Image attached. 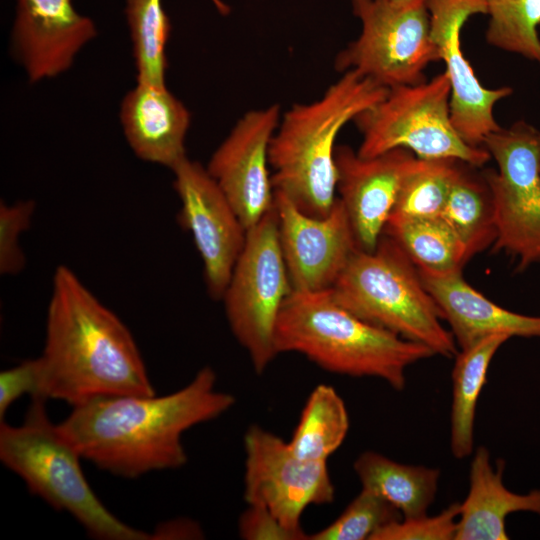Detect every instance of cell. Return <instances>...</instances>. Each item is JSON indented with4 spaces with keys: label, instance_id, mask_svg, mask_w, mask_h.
Listing matches in <instances>:
<instances>
[{
    "label": "cell",
    "instance_id": "obj_1",
    "mask_svg": "<svg viewBox=\"0 0 540 540\" xmlns=\"http://www.w3.org/2000/svg\"><path fill=\"white\" fill-rule=\"evenodd\" d=\"M216 382L215 371L205 366L175 392L92 399L73 406L57 426L83 459L111 474L133 479L177 469L187 462L183 434L235 404Z\"/></svg>",
    "mask_w": 540,
    "mask_h": 540
},
{
    "label": "cell",
    "instance_id": "obj_2",
    "mask_svg": "<svg viewBox=\"0 0 540 540\" xmlns=\"http://www.w3.org/2000/svg\"><path fill=\"white\" fill-rule=\"evenodd\" d=\"M39 358L46 401L156 394L128 327L64 265L52 277Z\"/></svg>",
    "mask_w": 540,
    "mask_h": 540
},
{
    "label": "cell",
    "instance_id": "obj_3",
    "mask_svg": "<svg viewBox=\"0 0 540 540\" xmlns=\"http://www.w3.org/2000/svg\"><path fill=\"white\" fill-rule=\"evenodd\" d=\"M388 90L348 70L319 99L292 105L281 116L269 146L274 190L284 193L305 214L325 217L337 198L336 138Z\"/></svg>",
    "mask_w": 540,
    "mask_h": 540
},
{
    "label": "cell",
    "instance_id": "obj_4",
    "mask_svg": "<svg viewBox=\"0 0 540 540\" xmlns=\"http://www.w3.org/2000/svg\"><path fill=\"white\" fill-rule=\"evenodd\" d=\"M275 347L278 354L299 353L331 373L381 379L396 391L405 388L409 366L435 355L355 316L329 289L290 292L277 319Z\"/></svg>",
    "mask_w": 540,
    "mask_h": 540
},
{
    "label": "cell",
    "instance_id": "obj_5",
    "mask_svg": "<svg viewBox=\"0 0 540 540\" xmlns=\"http://www.w3.org/2000/svg\"><path fill=\"white\" fill-rule=\"evenodd\" d=\"M335 301L360 319L455 358L458 346L416 265L383 234L372 251L357 248L329 289Z\"/></svg>",
    "mask_w": 540,
    "mask_h": 540
},
{
    "label": "cell",
    "instance_id": "obj_6",
    "mask_svg": "<svg viewBox=\"0 0 540 540\" xmlns=\"http://www.w3.org/2000/svg\"><path fill=\"white\" fill-rule=\"evenodd\" d=\"M46 400L32 399L22 424H0V460L28 490L52 508L69 513L101 540H150L153 533L126 524L100 501L80 465L82 457L51 422Z\"/></svg>",
    "mask_w": 540,
    "mask_h": 540
},
{
    "label": "cell",
    "instance_id": "obj_7",
    "mask_svg": "<svg viewBox=\"0 0 540 540\" xmlns=\"http://www.w3.org/2000/svg\"><path fill=\"white\" fill-rule=\"evenodd\" d=\"M450 95L445 71L430 81L389 88L381 101L353 120L362 135L357 154L369 158L405 148L420 159L452 158L483 166L491 155L459 136L451 121Z\"/></svg>",
    "mask_w": 540,
    "mask_h": 540
},
{
    "label": "cell",
    "instance_id": "obj_8",
    "mask_svg": "<svg viewBox=\"0 0 540 540\" xmlns=\"http://www.w3.org/2000/svg\"><path fill=\"white\" fill-rule=\"evenodd\" d=\"M291 291L273 204L247 230L243 250L221 298L229 327L257 374H262L278 355L276 323Z\"/></svg>",
    "mask_w": 540,
    "mask_h": 540
},
{
    "label": "cell",
    "instance_id": "obj_9",
    "mask_svg": "<svg viewBox=\"0 0 540 540\" xmlns=\"http://www.w3.org/2000/svg\"><path fill=\"white\" fill-rule=\"evenodd\" d=\"M351 1L362 30L338 53L336 70H354L388 89L425 81L426 67L440 60L427 0Z\"/></svg>",
    "mask_w": 540,
    "mask_h": 540
},
{
    "label": "cell",
    "instance_id": "obj_10",
    "mask_svg": "<svg viewBox=\"0 0 540 540\" xmlns=\"http://www.w3.org/2000/svg\"><path fill=\"white\" fill-rule=\"evenodd\" d=\"M483 147L498 168L483 174L495 212L493 248L523 270L540 263V129L518 121L490 133Z\"/></svg>",
    "mask_w": 540,
    "mask_h": 540
},
{
    "label": "cell",
    "instance_id": "obj_11",
    "mask_svg": "<svg viewBox=\"0 0 540 540\" xmlns=\"http://www.w3.org/2000/svg\"><path fill=\"white\" fill-rule=\"evenodd\" d=\"M244 451V500L267 508L287 528L302 531L308 506L334 501L327 461L301 459L288 442L259 425L245 432Z\"/></svg>",
    "mask_w": 540,
    "mask_h": 540
},
{
    "label": "cell",
    "instance_id": "obj_12",
    "mask_svg": "<svg viewBox=\"0 0 540 540\" xmlns=\"http://www.w3.org/2000/svg\"><path fill=\"white\" fill-rule=\"evenodd\" d=\"M178 222L201 257L206 289L220 300L243 250L247 229L206 167L187 156L172 169Z\"/></svg>",
    "mask_w": 540,
    "mask_h": 540
},
{
    "label": "cell",
    "instance_id": "obj_13",
    "mask_svg": "<svg viewBox=\"0 0 540 540\" xmlns=\"http://www.w3.org/2000/svg\"><path fill=\"white\" fill-rule=\"evenodd\" d=\"M273 204L292 290L330 289L358 248L340 199L336 198L325 217L305 214L278 190H274Z\"/></svg>",
    "mask_w": 540,
    "mask_h": 540
},
{
    "label": "cell",
    "instance_id": "obj_14",
    "mask_svg": "<svg viewBox=\"0 0 540 540\" xmlns=\"http://www.w3.org/2000/svg\"><path fill=\"white\" fill-rule=\"evenodd\" d=\"M280 119L278 104L246 112L206 166L247 230L273 206L269 146Z\"/></svg>",
    "mask_w": 540,
    "mask_h": 540
},
{
    "label": "cell",
    "instance_id": "obj_15",
    "mask_svg": "<svg viewBox=\"0 0 540 540\" xmlns=\"http://www.w3.org/2000/svg\"><path fill=\"white\" fill-rule=\"evenodd\" d=\"M431 37L449 78L450 116L462 140L483 147L485 138L501 128L493 108L512 94L510 87L488 89L481 85L460 44V31L474 14H487V0H427Z\"/></svg>",
    "mask_w": 540,
    "mask_h": 540
},
{
    "label": "cell",
    "instance_id": "obj_16",
    "mask_svg": "<svg viewBox=\"0 0 540 540\" xmlns=\"http://www.w3.org/2000/svg\"><path fill=\"white\" fill-rule=\"evenodd\" d=\"M96 36L94 21L73 0H16L10 48L31 83L68 71Z\"/></svg>",
    "mask_w": 540,
    "mask_h": 540
},
{
    "label": "cell",
    "instance_id": "obj_17",
    "mask_svg": "<svg viewBox=\"0 0 540 540\" xmlns=\"http://www.w3.org/2000/svg\"><path fill=\"white\" fill-rule=\"evenodd\" d=\"M418 157L396 148L363 158L346 145L335 148L337 191L359 249L372 251L383 235L400 188Z\"/></svg>",
    "mask_w": 540,
    "mask_h": 540
},
{
    "label": "cell",
    "instance_id": "obj_18",
    "mask_svg": "<svg viewBox=\"0 0 540 540\" xmlns=\"http://www.w3.org/2000/svg\"><path fill=\"white\" fill-rule=\"evenodd\" d=\"M417 269L460 350L491 335L540 337V316L519 314L497 305L468 284L462 271Z\"/></svg>",
    "mask_w": 540,
    "mask_h": 540
},
{
    "label": "cell",
    "instance_id": "obj_19",
    "mask_svg": "<svg viewBox=\"0 0 540 540\" xmlns=\"http://www.w3.org/2000/svg\"><path fill=\"white\" fill-rule=\"evenodd\" d=\"M119 118L125 139L139 159L171 170L187 156L191 114L166 85L136 83L121 101Z\"/></svg>",
    "mask_w": 540,
    "mask_h": 540
},
{
    "label": "cell",
    "instance_id": "obj_20",
    "mask_svg": "<svg viewBox=\"0 0 540 540\" xmlns=\"http://www.w3.org/2000/svg\"><path fill=\"white\" fill-rule=\"evenodd\" d=\"M505 463L492 465L489 450L478 447L471 460L469 490L460 503L455 540H507L506 518L515 512L540 515V489L527 494L509 490L503 482Z\"/></svg>",
    "mask_w": 540,
    "mask_h": 540
},
{
    "label": "cell",
    "instance_id": "obj_21",
    "mask_svg": "<svg viewBox=\"0 0 540 540\" xmlns=\"http://www.w3.org/2000/svg\"><path fill=\"white\" fill-rule=\"evenodd\" d=\"M353 468L362 488L385 499L402 517L426 514L438 491L439 469L399 463L375 451L361 453Z\"/></svg>",
    "mask_w": 540,
    "mask_h": 540
},
{
    "label": "cell",
    "instance_id": "obj_22",
    "mask_svg": "<svg viewBox=\"0 0 540 540\" xmlns=\"http://www.w3.org/2000/svg\"><path fill=\"white\" fill-rule=\"evenodd\" d=\"M509 339L506 335H491L461 349L455 356L451 375L450 449L456 459H464L473 452L478 399L494 355Z\"/></svg>",
    "mask_w": 540,
    "mask_h": 540
},
{
    "label": "cell",
    "instance_id": "obj_23",
    "mask_svg": "<svg viewBox=\"0 0 540 540\" xmlns=\"http://www.w3.org/2000/svg\"><path fill=\"white\" fill-rule=\"evenodd\" d=\"M383 234L392 238L418 268L462 271L470 260L466 248L441 217L414 218L391 214Z\"/></svg>",
    "mask_w": 540,
    "mask_h": 540
},
{
    "label": "cell",
    "instance_id": "obj_24",
    "mask_svg": "<svg viewBox=\"0 0 540 540\" xmlns=\"http://www.w3.org/2000/svg\"><path fill=\"white\" fill-rule=\"evenodd\" d=\"M349 427L341 396L332 386L319 384L311 391L288 443L301 459L327 461L343 444Z\"/></svg>",
    "mask_w": 540,
    "mask_h": 540
},
{
    "label": "cell",
    "instance_id": "obj_25",
    "mask_svg": "<svg viewBox=\"0 0 540 540\" xmlns=\"http://www.w3.org/2000/svg\"><path fill=\"white\" fill-rule=\"evenodd\" d=\"M452 228L471 259L493 246L497 238L495 212L484 178L474 177L461 167L440 216Z\"/></svg>",
    "mask_w": 540,
    "mask_h": 540
},
{
    "label": "cell",
    "instance_id": "obj_26",
    "mask_svg": "<svg viewBox=\"0 0 540 540\" xmlns=\"http://www.w3.org/2000/svg\"><path fill=\"white\" fill-rule=\"evenodd\" d=\"M137 83L166 85L171 22L162 0H125Z\"/></svg>",
    "mask_w": 540,
    "mask_h": 540
},
{
    "label": "cell",
    "instance_id": "obj_27",
    "mask_svg": "<svg viewBox=\"0 0 540 540\" xmlns=\"http://www.w3.org/2000/svg\"><path fill=\"white\" fill-rule=\"evenodd\" d=\"M461 163L452 158H418L403 181L391 214L414 218L440 217Z\"/></svg>",
    "mask_w": 540,
    "mask_h": 540
},
{
    "label": "cell",
    "instance_id": "obj_28",
    "mask_svg": "<svg viewBox=\"0 0 540 540\" xmlns=\"http://www.w3.org/2000/svg\"><path fill=\"white\" fill-rule=\"evenodd\" d=\"M487 42L540 65V0H487Z\"/></svg>",
    "mask_w": 540,
    "mask_h": 540
},
{
    "label": "cell",
    "instance_id": "obj_29",
    "mask_svg": "<svg viewBox=\"0 0 540 540\" xmlns=\"http://www.w3.org/2000/svg\"><path fill=\"white\" fill-rule=\"evenodd\" d=\"M401 518L393 505L362 488L338 518L309 535V540H371L378 530Z\"/></svg>",
    "mask_w": 540,
    "mask_h": 540
},
{
    "label": "cell",
    "instance_id": "obj_30",
    "mask_svg": "<svg viewBox=\"0 0 540 540\" xmlns=\"http://www.w3.org/2000/svg\"><path fill=\"white\" fill-rule=\"evenodd\" d=\"M460 503L439 514L402 517L378 530L371 540H455Z\"/></svg>",
    "mask_w": 540,
    "mask_h": 540
},
{
    "label": "cell",
    "instance_id": "obj_31",
    "mask_svg": "<svg viewBox=\"0 0 540 540\" xmlns=\"http://www.w3.org/2000/svg\"><path fill=\"white\" fill-rule=\"evenodd\" d=\"M36 204L33 200H20L13 204L0 203V273L16 275L26 264L20 245L21 235L32 222Z\"/></svg>",
    "mask_w": 540,
    "mask_h": 540
},
{
    "label": "cell",
    "instance_id": "obj_32",
    "mask_svg": "<svg viewBox=\"0 0 540 540\" xmlns=\"http://www.w3.org/2000/svg\"><path fill=\"white\" fill-rule=\"evenodd\" d=\"M41 398L40 358L24 360L0 373V419L3 421L10 406L21 396Z\"/></svg>",
    "mask_w": 540,
    "mask_h": 540
},
{
    "label": "cell",
    "instance_id": "obj_33",
    "mask_svg": "<svg viewBox=\"0 0 540 540\" xmlns=\"http://www.w3.org/2000/svg\"><path fill=\"white\" fill-rule=\"evenodd\" d=\"M238 534L245 540H309L303 530L287 528L267 508L249 504L239 517Z\"/></svg>",
    "mask_w": 540,
    "mask_h": 540
},
{
    "label": "cell",
    "instance_id": "obj_34",
    "mask_svg": "<svg viewBox=\"0 0 540 540\" xmlns=\"http://www.w3.org/2000/svg\"><path fill=\"white\" fill-rule=\"evenodd\" d=\"M154 539H200L203 532L200 526L192 520H172L162 524L153 533Z\"/></svg>",
    "mask_w": 540,
    "mask_h": 540
},
{
    "label": "cell",
    "instance_id": "obj_35",
    "mask_svg": "<svg viewBox=\"0 0 540 540\" xmlns=\"http://www.w3.org/2000/svg\"><path fill=\"white\" fill-rule=\"evenodd\" d=\"M218 12L222 15H227L230 12V7L222 0H210Z\"/></svg>",
    "mask_w": 540,
    "mask_h": 540
}]
</instances>
